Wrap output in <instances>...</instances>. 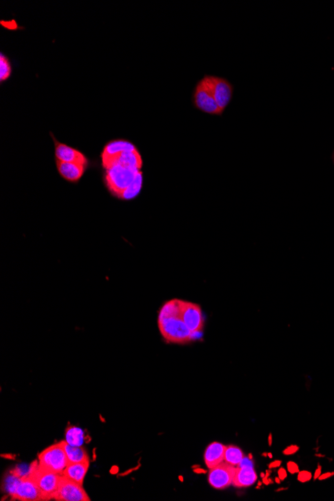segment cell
Masks as SVG:
<instances>
[{
    "mask_svg": "<svg viewBox=\"0 0 334 501\" xmlns=\"http://www.w3.org/2000/svg\"><path fill=\"white\" fill-rule=\"evenodd\" d=\"M268 445L269 446L272 445V434H269V436H268Z\"/></svg>",
    "mask_w": 334,
    "mask_h": 501,
    "instance_id": "cell-30",
    "label": "cell"
},
{
    "mask_svg": "<svg viewBox=\"0 0 334 501\" xmlns=\"http://www.w3.org/2000/svg\"><path fill=\"white\" fill-rule=\"evenodd\" d=\"M312 478H313V474L307 470L299 471L298 475H297V479L301 483H306V482L310 481Z\"/></svg>",
    "mask_w": 334,
    "mask_h": 501,
    "instance_id": "cell-23",
    "label": "cell"
},
{
    "mask_svg": "<svg viewBox=\"0 0 334 501\" xmlns=\"http://www.w3.org/2000/svg\"><path fill=\"white\" fill-rule=\"evenodd\" d=\"M281 466V461L280 460H275L273 462H271L270 464H268V467L269 469H273V468H277V467H280Z\"/></svg>",
    "mask_w": 334,
    "mask_h": 501,
    "instance_id": "cell-27",
    "label": "cell"
},
{
    "mask_svg": "<svg viewBox=\"0 0 334 501\" xmlns=\"http://www.w3.org/2000/svg\"><path fill=\"white\" fill-rule=\"evenodd\" d=\"M277 474H278V477L281 479V481L287 478V471H286V469H285V468H283V467H280V468L278 469V473H277Z\"/></svg>",
    "mask_w": 334,
    "mask_h": 501,
    "instance_id": "cell-26",
    "label": "cell"
},
{
    "mask_svg": "<svg viewBox=\"0 0 334 501\" xmlns=\"http://www.w3.org/2000/svg\"><path fill=\"white\" fill-rule=\"evenodd\" d=\"M243 458H244L243 451L239 447L233 444L226 445L224 453V461L226 463L237 467L241 463Z\"/></svg>",
    "mask_w": 334,
    "mask_h": 501,
    "instance_id": "cell-20",
    "label": "cell"
},
{
    "mask_svg": "<svg viewBox=\"0 0 334 501\" xmlns=\"http://www.w3.org/2000/svg\"><path fill=\"white\" fill-rule=\"evenodd\" d=\"M142 186H143V173H142V171H139L136 174L133 181L120 194V196L118 198L122 199V200H132L139 195V193L142 190Z\"/></svg>",
    "mask_w": 334,
    "mask_h": 501,
    "instance_id": "cell-18",
    "label": "cell"
},
{
    "mask_svg": "<svg viewBox=\"0 0 334 501\" xmlns=\"http://www.w3.org/2000/svg\"><path fill=\"white\" fill-rule=\"evenodd\" d=\"M53 142L55 144V158L56 161L62 162H76L84 165H88L89 160L84 153L81 151L61 142H58L56 138L51 134Z\"/></svg>",
    "mask_w": 334,
    "mask_h": 501,
    "instance_id": "cell-12",
    "label": "cell"
},
{
    "mask_svg": "<svg viewBox=\"0 0 334 501\" xmlns=\"http://www.w3.org/2000/svg\"><path fill=\"white\" fill-rule=\"evenodd\" d=\"M257 480V474L252 467H236L232 485L238 488H245L253 485Z\"/></svg>",
    "mask_w": 334,
    "mask_h": 501,
    "instance_id": "cell-16",
    "label": "cell"
},
{
    "mask_svg": "<svg viewBox=\"0 0 334 501\" xmlns=\"http://www.w3.org/2000/svg\"><path fill=\"white\" fill-rule=\"evenodd\" d=\"M194 107L209 115H221L223 112L215 101L211 91L201 79L197 82L193 92Z\"/></svg>",
    "mask_w": 334,
    "mask_h": 501,
    "instance_id": "cell-7",
    "label": "cell"
},
{
    "mask_svg": "<svg viewBox=\"0 0 334 501\" xmlns=\"http://www.w3.org/2000/svg\"><path fill=\"white\" fill-rule=\"evenodd\" d=\"M333 475H334V472H327V473L321 474V475L318 477V479H319V480H324V479L329 478V477H331V476H333Z\"/></svg>",
    "mask_w": 334,
    "mask_h": 501,
    "instance_id": "cell-29",
    "label": "cell"
},
{
    "mask_svg": "<svg viewBox=\"0 0 334 501\" xmlns=\"http://www.w3.org/2000/svg\"><path fill=\"white\" fill-rule=\"evenodd\" d=\"M8 485V492L13 499L22 501L43 500L41 492L32 476L27 474L13 475V479Z\"/></svg>",
    "mask_w": 334,
    "mask_h": 501,
    "instance_id": "cell-5",
    "label": "cell"
},
{
    "mask_svg": "<svg viewBox=\"0 0 334 501\" xmlns=\"http://www.w3.org/2000/svg\"><path fill=\"white\" fill-rule=\"evenodd\" d=\"M28 473L34 479L37 487L41 492L43 500L54 499L62 474L41 468L38 465L37 460L31 464Z\"/></svg>",
    "mask_w": 334,
    "mask_h": 501,
    "instance_id": "cell-4",
    "label": "cell"
},
{
    "mask_svg": "<svg viewBox=\"0 0 334 501\" xmlns=\"http://www.w3.org/2000/svg\"><path fill=\"white\" fill-rule=\"evenodd\" d=\"M321 469H322L321 465L318 464V466H317V468L315 470V473L313 474V479H318V477L321 475Z\"/></svg>",
    "mask_w": 334,
    "mask_h": 501,
    "instance_id": "cell-28",
    "label": "cell"
},
{
    "mask_svg": "<svg viewBox=\"0 0 334 501\" xmlns=\"http://www.w3.org/2000/svg\"><path fill=\"white\" fill-rule=\"evenodd\" d=\"M54 500L57 501H90V497L82 484L73 481L63 474L61 476Z\"/></svg>",
    "mask_w": 334,
    "mask_h": 501,
    "instance_id": "cell-9",
    "label": "cell"
},
{
    "mask_svg": "<svg viewBox=\"0 0 334 501\" xmlns=\"http://www.w3.org/2000/svg\"><path fill=\"white\" fill-rule=\"evenodd\" d=\"M298 450H299V446L292 444V445H289L288 447H286V448L283 450V454H284V455H292V454L296 453Z\"/></svg>",
    "mask_w": 334,
    "mask_h": 501,
    "instance_id": "cell-25",
    "label": "cell"
},
{
    "mask_svg": "<svg viewBox=\"0 0 334 501\" xmlns=\"http://www.w3.org/2000/svg\"><path fill=\"white\" fill-rule=\"evenodd\" d=\"M84 440V433L82 429L76 426L68 427L65 431V441L73 446L82 445Z\"/></svg>",
    "mask_w": 334,
    "mask_h": 501,
    "instance_id": "cell-21",
    "label": "cell"
},
{
    "mask_svg": "<svg viewBox=\"0 0 334 501\" xmlns=\"http://www.w3.org/2000/svg\"><path fill=\"white\" fill-rule=\"evenodd\" d=\"M202 80L211 91L215 101L223 112L231 102L233 85L226 78L215 75H205Z\"/></svg>",
    "mask_w": 334,
    "mask_h": 501,
    "instance_id": "cell-6",
    "label": "cell"
},
{
    "mask_svg": "<svg viewBox=\"0 0 334 501\" xmlns=\"http://www.w3.org/2000/svg\"><path fill=\"white\" fill-rule=\"evenodd\" d=\"M115 164H119L137 171H141V168L143 166V160L138 150L132 152H122L116 158H114L105 169Z\"/></svg>",
    "mask_w": 334,
    "mask_h": 501,
    "instance_id": "cell-15",
    "label": "cell"
},
{
    "mask_svg": "<svg viewBox=\"0 0 334 501\" xmlns=\"http://www.w3.org/2000/svg\"><path fill=\"white\" fill-rule=\"evenodd\" d=\"M65 450L68 457V461L70 462H89V456L86 449L80 446H73L68 444L65 441Z\"/></svg>",
    "mask_w": 334,
    "mask_h": 501,
    "instance_id": "cell-19",
    "label": "cell"
},
{
    "mask_svg": "<svg viewBox=\"0 0 334 501\" xmlns=\"http://www.w3.org/2000/svg\"><path fill=\"white\" fill-rule=\"evenodd\" d=\"M136 150V146L130 141L124 139H114L109 141L104 146L103 151L101 152V161L103 168L105 169L108 164L122 152H132Z\"/></svg>",
    "mask_w": 334,
    "mask_h": 501,
    "instance_id": "cell-11",
    "label": "cell"
},
{
    "mask_svg": "<svg viewBox=\"0 0 334 501\" xmlns=\"http://www.w3.org/2000/svg\"><path fill=\"white\" fill-rule=\"evenodd\" d=\"M287 467V470L288 472H290L291 474H296L299 472V466L297 465V463H295L294 461H289L286 465Z\"/></svg>",
    "mask_w": 334,
    "mask_h": 501,
    "instance_id": "cell-24",
    "label": "cell"
},
{
    "mask_svg": "<svg viewBox=\"0 0 334 501\" xmlns=\"http://www.w3.org/2000/svg\"><path fill=\"white\" fill-rule=\"evenodd\" d=\"M180 317L189 330L195 335L203 330L205 318L198 304L180 299Z\"/></svg>",
    "mask_w": 334,
    "mask_h": 501,
    "instance_id": "cell-8",
    "label": "cell"
},
{
    "mask_svg": "<svg viewBox=\"0 0 334 501\" xmlns=\"http://www.w3.org/2000/svg\"><path fill=\"white\" fill-rule=\"evenodd\" d=\"M89 462H70L66 466L63 475L73 481L83 484L84 478L88 472Z\"/></svg>",
    "mask_w": 334,
    "mask_h": 501,
    "instance_id": "cell-17",
    "label": "cell"
},
{
    "mask_svg": "<svg viewBox=\"0 0 334 501\" xmlns=\"http://www.w3.org/2000/svg\"><path fill=\"white\" fill-rule=\"evenodd\" d=\"M333 163H334V153H333Z\"/></svg>",
    "mask_w": 334,
    "mask_h": 501,
    "instance_id": "cell-33",
    "label": "cell"
},
{
    "mask_svg": "<svg viewBox=\"0 0 334 501\" xmlns=\"http://www.w3.org/2000/svg\"><path fill=\"white\" fill-rule=\"evenodd\" d=\"M139 171L115 164L111 167L105 169L104 182L109 190V192L115 196L119 197L120 194L129 186V184L133 181L136 174Z\"/></svg>",
    "mask_w": 334,
    "mask_h": 501,
    "instance_id": "cell-3",
    "label": "cell"
},
{
    "mask_svg": "<svg viewBox=\"0 0 334 501\" xmlns=\"http://www.w3.org/2000/svg\"><path fill=\"white\" fill-rule=\"evenodd\" d=\"M12 73V66L11 63L6 55L3 53L0 54V82L3 83L5 80H7Z\"/></svg>",
    "mask_w": 334,
    "mask_h": 501,
    "instance_id": "cell-22",
    "label": "cell"
},
{
    "mask_svg": "<svg viewBox=\"0 0 334 501\" xmlns=\"http://www.w3.org/2000/svg\"><path fill=\"white\" fill-rule=\"evenodd\" d=\"M236 466L223 461L219 465L209 469L208 483L217 490H223L232 485Z\"/></svg>",
    "mask_w": 334,
    "mask_h": 501,
    "instance_id": "cell-10",
    "label": "cell"
},
{
    "mask_svg": "<svg viewBox=\"0 0 334 501\" xmlns=\"http://www.w3.org/2000/svg\"><path fill=\"white\" fill-rule=\"evenodd\" d=\"M38 465L46 470L63 474L68 465V457L65 450V440L52 444L38 455Z\"/></svg>",
    "mask_w": 334,
    "mask_h": 501,
    "instance_id": "cell-2",
    "label": "cell"
},
{
    "mask_svg": "<svg viewBox=\"0 0 334 501\" xmlns=\"http://www.w3.org/2000/svg\"><path fill=\"white\" fill-rule=\"evenodd\" d=\"M158 328L168 343L185 344L196 338V335L189 330L180 315L158 318Z\"/></svg>",
    "mask_w": 334,
    "mask_h": 501,
    "instance_id": "cell-1",
    "label": "cell"
},
{
    "mask_svg": "<svg viewBox=\"0 0 334 501\" xmlns=\"http://www.w3.org/2000/svg\"><path fill=\"white\" fill-rule=\"evenodd\" d=\"M195 472H201V473H204L205 471L202 470V469H195Z\"/></svg>",
    "mask_w": 334,
    "mask_h": 501,
    "instance_id": "cell-31",
    "label": "cell"
},
{
    "mask_svg": "<svg viewBox=\"0 0 334 501\" xmlns=\"http://www.w3.org/2000/svg\"><path fill=\"white\" fill-rule=\"evenodd\" d=\"M56 167L59 175L68 182H78L84 175L87 165L76 162L56 161Z\"/></svg>",
    "mask_w": 334,
    "mask_h": 501,
    "instance_id": "cell-13",
    "label": "cell"
},
{
    "mask_svg": "<svg viewBox=\"0 0 334 501\" xmlns=\"http://www.w3.org/2000/svg\"><path fill=\"white\" fill-rule=\"evenodd\" d=\"M275 481H276V483H280V482H281V479H280L279 477H277V478H275Z\"/></svg>",
    "mask_w": 334,
    "mask_h": 501,
    "instance_id": "cell-32",
    "label": "cell"
},
{
    "mask_svg": "<svg viewBox=\"0 0 334 501\" xmlns=\"http://www.w3.org/2000/svg\"><path fill=\"white\" fill-rule=\"evenodd\" d=\"M226 445L220 442H211L204 451V462L206 466L211 469L224 461Z\"/></svg>",
    "mask_w": 334,
    "mask_h": 501,
    "instance_id": "cell-14",
    "label": "cell"
}]
</instances>
